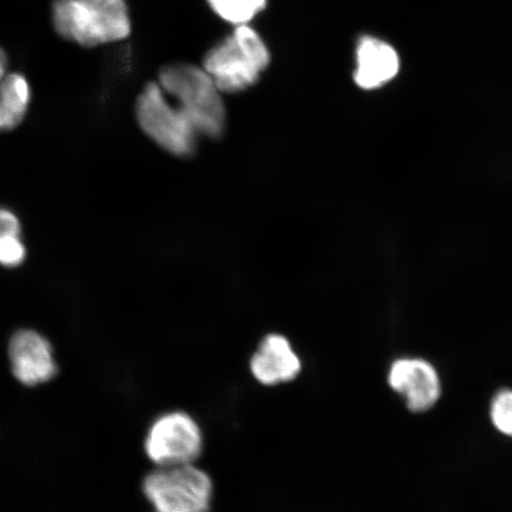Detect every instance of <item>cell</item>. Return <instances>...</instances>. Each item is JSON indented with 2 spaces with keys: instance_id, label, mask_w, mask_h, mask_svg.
Segmentation results:
<instances>
[{
  "instance_id": "cell-10",
  "label": "cell",
  "mask_w": 512,
  "mask_h": 512,
  "mask_svg": "<svg viewBox=\"0 0 512 512\" xmlns=\"http://www.w3.org/2000/svg\"><path fill=\"white\" fill-rule=\"evenodd\" d=\"M251 371L264 386L291 382L302 371V362L284 336L272 334L264 338L252 357Z\"/></svg>"
},
{
  "instance_id": "cell-5",
  "label": "cell",
  "mask_w": 512,
  "mask_h": 512,
  "mask_svg": "<svg viewBox=\"0 0 512 512\" xmlns=\"http://www.w3.org/2000/svg\"><path fill=\"white\" fill-rule=\"evenodd\" d=\"M136 117L146 136L165 151L178 157L195 152L198 136L194 128L157 82L147 83L139 94Z\"/></svg>"
},
{
  "instance_id": "cell-2",
  "label": "cell",
  "mask_w": 512,
  "mask_h": 512,
  "mask_svg": "<svg viewBox=\"0 0 512 512\" xmlns=\"http://www.w3.org/2000/svg\"><path fill=\"white\" fill-rule=\"evenodd\" d=\"M54 29L83 48L124 41L132 32L130 10L120 0H54Z\"/></svg>"
},
{
  "instance_id": "cell-14",
  "label": "cell",
  "mask_w": 512,
  "mask_h": 512,
  "mask_svg": "<svg viewBox=\"0 0 512 512\" xmlns=\"http://www.w3.org/2000/svg\"><path fill=\"white\" fill-rule=\"evenodd\" d=\"M25 259V247L19 236L0 239V265L17 267Z\"/></svg>"
},
{
  "instance_id": "cell-6",
  "label": "cell",
  "mask_w": 512,
  "mask_h": 512,
  "mask_svg": "<svg viewBox=\"0 0 512 512\" xmlns=\"http://www.w3.org/2000/svg\"><path fill=\"white\" fill-rule=\"evenodd\" d=\"M203 450L202 427L187 412L160 414L147 428L144 451L155 467L196 464Z\"/></svg>"
},
{
  "instance_id": "cell-15",
  "label": "cell",
  "mask_w": 512,
  "mask_h": 512,
  "mask_svg": "<svg viewBox=\"0 0 512 512\" xmlns=\"http://www.w3.org/2000/svg\"><path fill=\"white\" fill-rule=\"evenodd\" d=\"M21 235V223L10 210L0 208V239Z\"/></svg>"
},
{
  "instance_id": "cell-12",
  "label": "cell",
  "mask_w": 512,
  "mask_h": 512,
  "mask_svg": "<svg viewBox=\"0 0 512 512\" xmlns=\"http://www.w3.org/2000/svg\"><path fill=\"white\" fill-rule=\"evenodd\" d=\"M207 3L224 22L238 27L249 24L264 11L268 0H207Z\"/></svg>"
},
{
  "instance_id": "cell-16",
  "label": "cell",
  "mask_w": 512,
  "mask_h": 512,
  "mask_svg": "<svg viewBox=\"0 0 512 512\" xmlns=\"http://www.w3.org/2000/svg\"><path fill=\"white\" fill-rule=\"evenodd\" d=\"M8 73V56L5 51L0 48V80L4 78V75Z\"/></svg>"
},
{
  "instance_id": "cell-7",
  "label": "cell",
  "mask_w": 512,
  "mask_h": 512,
  "mask_svg": "<svg viewBox=\"0 0 512 512\" xmlns=\"http://www.w3.org/2000/svg\"><path fill=\"white\" fill-rule=\"evenodd\" d=\"M389 386L406 401L413 413L430 411L438 402L441 383L437 369L420 358H400L390 367Z\"/></svg>"
},
{
  "instance_id": "cell-17",
  "label": "cell",
  "mask_w": 512,
  "mask_h": 512,
  "mask_svg": "<svg viewBox=\"0 0 512 512\" xmlns=\"http://www.w3.org/2000/svg\"><path fill=\"white\" fill-rule=\"evenodd\" d=\"M120 2H126V0H120Z\"/></svg>"
},
{
  "instance_id": "cell-3",
  "label": "cell",
  "mask_w": 512,
  "mask_h": 512,
  "mask_svg": "<svg viewBox=\"0 0 512 512\" xmlns=\"http://www.w3.org/2000/svg\"><path fill=\"white\" fill-rule=\"evenodd\" d=\"M270 63L266 42L245 24L207 51L202 68L222 94H234L255 86Z\"/></svg>"
},
{
  "instance_id": "cell-4",
  "label": "cell",
  "mask_w": 512,
  "mask_h": 512,
  "mask_svg": "<svg viewBox=\"0 0 512 512\" xmlns=\"http://www.w3.org/2000/svg\"><path fill=\"white\" fill-rule=\"evenodd\" d=\"M143 494L155 512H209L214 482L196 464L155 467L143 479Z\"/></svg>"
},
{
  "instance_id": "cell-1",
  "label": "cell",
  "mask_w": 512,
  "mask_h": 512,
  "mask_svg": "<svg viewBox=\"0 0 512 512\" xmlns=\"http://www.w3.org/2000/svg\"><path fill=\"white\" fill-rule=\"evenodd\" d=\"M156 82L198 137L217 139L226 131L227 110L222 93L202 67L171 63L160 69Z\"/></svg>"
},
{
  "instance_id": "cell-13",
  "label": "cell",
  "mask_w": 512,
  "mask_h": 512,
  "mask_svg": "<svg viewBox=\"0 0 512 512\" xmlns=\"http://www.w3.org/2000/svg\"><path fill=\"white\" fill-rule=\"evenodd\" d=\"M512 395L509 389L501 390L492 401L491 419L497 430L510 437L512 433Z\"/></svg>"
},
{
  "instance_id": "cell-9",
  "label": "cell",
  "mask_w": 512,
  "mask_h": 512,
  "mask_svg": "<svg viewBox=\"0 0 512 512\" xmlns=\"http://www.w3.org/2000/svg\"><path fill=\"white\" fill-rule=\"evenodd\" d=\"M400 56L389 43L373 36L361 38L356 49L354 80L364 91H375L400 72Z\"/></svg>"
},
{
  "instance_id": "cell-8",
  "label": "cell",
  "mask_w": 512,
  "mask_h": 512,
  "mask_svg": "<svg viewBox=\"0 0 512 512\" xmlns=\"http://www.w3.org/2000/svg\"><path fill=\"white\" fill-rule=\"evenodd\" d=\"M12 374L23 386L36 387L53 380L57 364L46 338L31 330L17 331L9 344Z\"/></svg>"
},
{
  "instance_id": "cell-11",
  "label": "cell",
  "mask_w": 512,
  "mask_h": 512,
  "mask_svg": "<svg viewBox=\"0 0 512 512\" xmlns=\"http://www.w3.org/2000/svg\"><path fill=\"white\" fill-rule=\"evenodd\" d=\"M31 89L25 76L6 73L0 80V132L14 130L27 115Z\"/></svg>"
}]
</instances>
